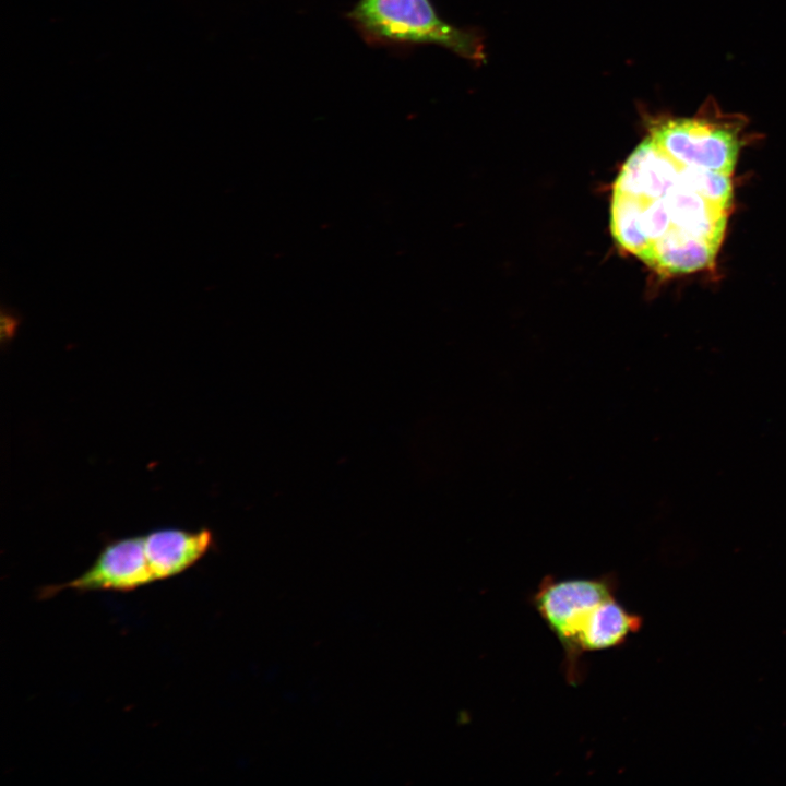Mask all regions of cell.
Wrapping results in <instances>:
<instances>
[{
	"mask_svg": "<svg viewBox=\"0 0 786 786\" xmlns=\"http://www.w3.org/2000/svg\"><path fill=\"white\" fill-rule=\"evenodd\" d=\"M348 17L369 43L433 44L466 59L484 60L480 39L442 21L429 0H359Z\"/></svg>",
	"mask_w": 786,
	"mask_h": 786,
	"instance_id": "cell-1",
	"label": "cell"
},
{
	"mask_svg": "<svg viewBox=\"0 0 786 786\" xmlns=\"http://www.w3.org/2000/svg\"><path fill=\"white\" fill-rule=\"evenodd\" d=\"M618 587V577L611 572L588 579L557 580L547 575L531 597L533 607L562 646L563 672L571 686L584 680L581 638L598 606L617 596Z\"/></svg>",
	"mask_w": 786,
	"mask_h": 786,
	"instance_id": "cell-2",
	"label": "cell"
},
{
	"mask_svg": "<svg viewBox=\"0 0 786 786\" xmlns=\"http://www.w3.org/2000/svg\"><path fill=\"white\" fill-rule=\"evenodd\" d=\"M651 138L683 166L731 175L740 148L737 131L702 117L655 122Z\"/></svg>",
	"mask_w": 786,
	"mask_h": 786,
	"instance_id": "cell-3",
	"label": "cell"
},
{
	"mask_svg": "<svg viewBox=\"0 0 786 786\" xmlns=\"http://www.w3.org/2000/svg\"><path fill=\"white\" fill-rule=\"evenodd\" d=\"M154 582L143 536H133L107 544L85 572L67 583L43 587L39 596L51 597L64 590L129 592Z\"/></svg>",
	"mask_w": 786,
	"mask_h": 786,
	"instance_id": "cell-4",
	"label": "cell"
},
{
	"mask_svg": "<svg viewBox=\"0 0 786 786\" xmlns=\"http://www.w3.org/2000/svg\"><path fill=\"white\" fill-rule=\"evenodd\" d=\"M610 204H628L658 212L670 222V233L688 234L717 246H720L724 238L729 212L682 187L678 180L659 196L653 199L611 196Z\"/></svg>",
	"mask_w": 786,
	"mask_h": 786,
	"instance_id": "cell-5",
	"label": "cell"
},
{
	"mask_svg": "<svg viewBox=\"0 0 786 786\" xmlns=\"http://www.w3.org/2000/svg\"><path fill=\"white\" fill-rule=\"evenodd\" d=\"M143 540L154 576L162 581L183 573L201 560L213 544V535L205 528H164L143 535Z\"/></svg>",
	"mask_w": 786,
	"mask_h": 786,
	"instance_id": "cell-6",
	"label": "cell"
},
{
	"mask_svg": "<svg viewBox=\"0 0 786 786\" xmlns=\"http://www.w3.org/2000/svg\"><path fill=\"white\" fill-rule=\"evenodd\" d=\"M719 246L704 239L672 231L656 242L643 258L660 275H676L710 267Z\"/></svg>",
	"mask_w": 786,
	"mask_h": 786,
	"instance_id": "cell-7",
	"label": "cell"
},
{
	"mask_svg": "<svg viewBox=\"0 0 786 786\" xmlns=\"http://www.w3.org/2000/svg\"><path fill=\"white\" fill-rule=\"evenodd\" d=\"M731 175L681 165L678 182L717 206L729 211L733 206Z\"/></svg>",
	"mask_w": 786,
	"mask_h": 786,
	"instance_id": "cell-8",
	"label": "cell"
},
{
	"mask_svg": "<svg viewBox=\"0 0 786 786\" xmlns=\"http://www.w3.org/2000/svg\"><path fill=\"white\" fill-rule=\"evenodd\" d=\"M2 342H8L15 334L22 322V314L16 309L2 303L0 310Z\"/></svg>",
	"mask_w": 786,
	"mask_h": 786,
	"instance_id": "cell-9",
	"label": "cell"
}]
</instances>
